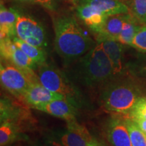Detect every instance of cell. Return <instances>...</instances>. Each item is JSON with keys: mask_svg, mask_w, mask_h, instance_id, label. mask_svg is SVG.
Listing matches in <instances>:
<instances>
[{"mask_svg": "<svg viewBox=\"0 0 146 146\" xmlns=\"http://www.w3.org/2000/svg\"><path fill=\"white\" fill-rule=\"evenodd\" d=\"M23 98L31 106L35 108L54 100L66 99L62 95L52 92L45 88L40 83H31L25 91Z\"/></svg>", "mask_w": 146, "mask_h": 146, "instance_id": "8fae6325", "label": "cell"}, {"mask_svg": "<svg viewBox=\"0 0 146 146\" xmlns=\"http://www.w3.org/2000/svg\"><path fill=\"white\" fill-rule=\"evenodd\" d=\"M125 3L136 19L146 23V0H128Z\"/></svg>", "mask_w": 146, "mask_h": 146, "instance_id": "44dd1931", "label": "cell"}, {"mask_svg": "<svg viewBox=\"0 0 146 146\" xmlns=\"http://www.w3.org/2000/svg\"><path fill=\"white\" fill-rule=\"evenodd\" d=\"M89 146H104V145H102V144L100 143L99 141H98L96 139H94L89 143Z\"/></svg>", "mask_w": 146, "mask_h": 146, "instance_id": "4316f807", "label": "cell"}, {"mask_svg": "<svg viewBox=\"0 0 146 146\" xmlns=\"http://www.w3.org/2000/svg\"><path fill=\"white\" fill-rule=\"evenodd\" d=\"M25 139L21 135L19 128L15 123L10 121H1L0 126V145H8L16 141Z\"/></svg>", "mask_w": 146, "mask_h": 146, "instance_id": "e0dca14e", "label": "cell"}, {"mask_svg": "<svg viewBox=\"0 0 146 146\" xmlns=\"http://www.w3.org/2000/svg\"><path fill=\"white\" fill-rule=\"evenodd\" d=\"M54 27L55 50L66 62L78 59L96 45L74 17L63 16L56 18Z\"/></svg>", "mask_w": 146, "mask_h": 146, "instance_id": "6da1fadb", "label": "cell"}, {"mask_svg": "<svg viewBox=\"0 0 146 146\" xmlns=\"http://www.w3.org/2000/svg\"><path fill=\"white\" fill-rule=\"evenodd\" d=\"M19 14L13 8H7L1 2L0 6V39L16 36V26Z\"/></svg>", "mask_w": 146, "mask_h": 146, "instance_id": "9a60e30c", "label": "cell"}, {"mask_svg": "<svg viewBox=\"0 0 146 146\" xmlns=\"http://www.w3.org/2000/svg\"><path fill=\"white\" fill-rule=\"evenodd\" d=\"M35 108L55 117L62 118L67 122L76 120L78 114V107L65 99L54 100L45 104L38 106Z\"/></svg>", "mask_w": 146, "mask_h": 146, "instance_id": "9c48e42d", "label": "cell"}, {"mask_svg": "<svg viewBox=\"0 0 146 146\" xmlns=\"http://www.w3.org/2000/svg\"><path fill=\"white\" fill-rule=\"evenodd\" d=\"M107 137L112 146H132L130 133L123 116L113 117L110 120Z\"/></svg>", "mask_w": 146, "mask_h": 146, "instance_id": "30bf717a", "label": "cell"}, {"mask_svg": "<svg viewBox=\"0 0 146 146\" xmlns=\"http://www.w3.org/2000/svg\"><path fill=\"white\" fill-rule=\"evenodd\" d=\"M0 48L1 58L6 61H10L12 64L21 70H32L37 66L21 49L16 46L11 38L1 39Z\"/></svg>", "mask_w": 146, "mask_h": 146, "instance_id": "ba28073f", "label": "cell"}, {"mask_svg": "<svg viewBox=\"0 0 146 146\" xmlns=\"http://www.w3.org/2000/svg\"><path fill=\"white\" fill-rule=\"evenodd\" d=\"M1 1H3V0H1ZM7 1H8V0H7Z\"/></svg>", "mask_w": 146, "mask_h": 146, "instance_id": "f546056e", "label": "cell"}, {"mask_svg": "<svg viewBox=\"0 0 146 146\" xmlns=\"http://www.w3.org/2000/svg\"><path fill=\"white\" fill-rule=\"evenodd\" d=\"M139 25L137 24L135 18L132 16L130 19L124 23L123 29L118 38V41L123 45H131L135 36L140 28Z\"/></svg>", "mask_w": 146, "mask_h": 146, "instance_id": "d6986e66", "label": "cell"}, {"mask_svg": "<svg viewBox=\"0 0 146 146\" xmlns=\"http://www.w3.org/2000/svg\"><path fill=\"white\" fill-rule=\"evenodd\" d=\"M67 1H68L69 2H70L71 3H72L73 5H77L78 3H80V1H81V0H67Z\"/></svg>", "mask_w": 146, "mask_h": 146, "instance_id": "f1b7e54d", "label": "cell"}, {"mask_svg": "<svg viewBox=\"0 0 146 146\" xmlns=\"http://www.w3.org/2000/svg\"><path fill=\"white\" fill-rule=\"evenodd\" d=\"M12 40L16 46L21 49L36 65L41 66L45 63L46 54L43 49L27 43L16 36L12 38Z\"/></svg>", "mask_w": 146, "mask_h": 146, "instance_id": "ac0fdd59", "label": "cell"}, {"mask_svg": "<svg viewBox=\"0 0 146 146\" xmlns=\"http://www.w3.org/2000/svg\"><path fill=\"white\" fill-rule=\"evenodd\" d=\"M141 96L140 89L132 82H114L102 92L101 103L108 112L127 116Z\"/></svg>", "mask_w": 146, "mask_h": 146, "instance_id": "3957f363", "label": "cell"}, {"mask_svg": "<svg viewBox=\"0 0 146 146\" xmlns=\"http://www.w3.org/2000/svg\"><path fill=\"white\" fill-rule=\"evenodd\" d=\"M129 129L132 146H146L145 133L139 128L131 118L123 116Z\"/></svg>", "mask_w": 146, "mask_h": 146, "instance_id": "ffe728a7", "label": "cell"}, {"mask_svg": "<svg viewBox=\"0 0 146 146\" xmlns=\"http://www.w3.org/2000/svg\"><path fill=\"white\" fill-rule=\"evenodd\" d=\"M143 132L146 134V119L145 118H131Z\"/></svg>", "mask_w": 146, "mask_h": 146, "instance_id": "484cf974", "label": "cell"}, {"mask_svg": "<svg viewBox=\"0 0 146 146\" xmlns=\"http://www.w3.org/2000/svg\"><path fill=\"white\" fill-rule=\"evenodd\" d=\"M40 83L52 92L62 95L78 108L81 105V95L65 73L51 65L39 66L37 72Z\"/></svg>", "mask_w": 146, "mask_h": 146, "instance_id": "277c9868", "label": "cell"}, {"mask_svg": "<svg viewBox=\"0 0 146 146\" xmlns=\"http://www.w3.org/2000/svg\"><path fill=\"white\" fill-rule=\"evenodd\" d=\"M54 136L64 146H89L94 139L86 128L76 120L67 122L66 129L56 132Z\"/></svg>", "mask_w": 146, "mask_h": 146, "instance_id": "52a82bcc", "label": "cell"}, {"mask_svg": "<svg viewBox=\"0 0 146 146\" xmlns=\"http://www.w3.org/2000/svg\"><path fill=\"white\" fill-rule=\"evenodd\" d=\"M27 146H47L45 143H39V142H36V143L30 144Z\"/></svg>", "mask_w": 146, "mask_h": 146, "instance_id": "83f0119b", "label": "cell"}, {"mask_svg": "<svg viewBox=\"0 0 146 146\" xmlns=\"http://www.w3.org/2000/svg\"><path fill=\"white\" fill-rule=\"evenodd\" d=\"M126 117L146 119V96H141L139 99L130 113Z\"/></svg>", "mask_w": 146, "mask_h": 146, "instance_id": "603a6c76", "label": "cell"}, {"mask_svg": "<svg viewBox=\"0 0 146 146\" xmlns=\"http://www.w3.org/2000/svg\"><path fill=\"white\" fill-rule=\"evenodd\" d=\"M16 33L17 37L27 43L42 49L47 47L44 28L31 17L19 15L16 23Z\"/></svg>", "mask_w": 146, "mask_h": 146, "instance_id": "8992f818", "label": "cell"}, {"mask_svg": "<svg viewBox=\"0 0 146 146\" xmlns=\"http://www.w3.org/2000/svg\"><path fill=\"white\" fill-rule=\"evenodd\" d=\"M14 1L18 2L38 4L50 10H53L54 9V3L53 0H14Z\"/></svg>", "mask_w": 146, "mask_h": 146, "instance_id": "cb8c5ba5", "label": "cell"}, {"mask_svg": "<svg viewBox=\"0 0 146 146\" xmlns=\"http://www.w3.org/2000/svg\"><path fill=\"white\" fill-rule=\"evenodd\" d=\"M131 46L139 52H146V25L140 27Z\"/></svg>", "mask_w": 146, "mask_h": 146, "instance_id": "7402d4cb", "label": "cell"}, {"mask_svg": "<svg viewBox=\"0 0 146 146\" xmlns=\"http://www.w3.org/2000/svg\"><path fill=\"white\" fill-rule=\"evenodd\" d=\"M145 137H146V134H145Z\"/></svg>", "mask_w": 146, "mask_h": 146, "instance_id": "4dcf8cb0", "label": "cell"}, {"mask_svg": "<svg viewBox=\"0 0 146 146\" xmlns=\"http://www.w3.org/2000/svg\"><path fill=\"white\" fill-rule=\"evenodd\" d=\"M44 143L47 146H64L54 136L46 137L44 139Z\"/></svg>", "mask_w": 146, "mask_h": 146, "instance_id": "d4e9b609", "label": "cell"}, {"mask_svg": "<svg viewBox=\"0 0 146 146\" xmlns=\"http://www.w3.org/2000/svg\"><path fill=\"white\" fill-rule=\"evenodd\" d=\"M80 2L91 5L105 16L129 13L127 4L121 0H81Z\"/></svg>", "mask_w": 146, "mask_h": 146, "instance_id": "2e32d148", "label": "cell"}, {"mask_svg": "<svg viewBox=\"0 0 146 146\" xmlns=\"http://www.w3.org/2000/svg\"><path fill=\"white\" fill-rule=\"evenodd\" d=\"M132 16V14H129L107 16L101 30L97 34V41L98 43L106 39L117 41L123 29L124 23L130 19Z\"/></svg>", "mask_w": 146, "mask_h": 146, "instance_id": "7c38bea8", "label": "cell"}, {"mask_svg": "<svg viewBox=\"0 0 146 146\" xmlns=\"http://www.w3.org/2000/svg\"><path fill=\"white\" fill-rule=\"evenodd\" d=\"M100 43L112 64L114 75L122 73L123 70V44L113 39H106Z\"/></svg>", "mask_w": 146, "mask_h": 146, "instance_id": "5bb4252c", "label": "cell"}, {"mask_svg": "<svg viewBox=\"0 0 146 146\" xmlns=\"http://www.w3.org/2000/svg\"><path fill=\"white\" fill-rule=\"evenodd\" d=\"M0 79L5 89L17 96H23L31 83H40L33 70L23 71L12 63L1 64Z\"/></svg>", "mask_w": 146, "mask_h": 146, "instance_id": "5b68a950", "label": "cell"}, {"mask_svg": "<svg viewBox=\"0 0 146 146\" xmlns=\"http://www.w3.org/2000/svg\"><path fill=\"white\" fill-rule=\"evenodd\" d=\"M72 74L78 81L88 87L99 85L114 76L112 64L100 43L78 58Z\"/></svg>", "mask_w": 146, "mask_h": 146, "instance_id": "7a4b0ae2", "label": "cell"}, {"mask_svg": "<svg viewBox=\"0 0 146 146\" xmlns=\"http://www.w3.org/2000/svg\"><path fill=\"white\" fill-rule=\"evenodd\" d=\"M76 13L78 18L96 34L101 30L107 16L91 5L83 2L77 5Z\"/></svg>", "mask_w": 146, "mask_h": 146, "instance_id": "4fadbf2b", "label": "cell"}]
</instances>
